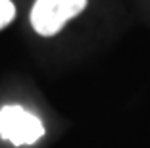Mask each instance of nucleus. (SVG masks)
Wrapping results in <instances>:
<instances>
[{
  "label": "nucleus",
  "instance_id": "obj_1",
  "mask_svg": "<svg viewBox=\"0 0 150 148\" xmlns=\"http://www.w3.org/2000/svg\"><path fill=\"white\" fill-rule=\"evenodd\" d=\"M85 6L87 0H37L31 10V25L39 35L52 37Z\"/></svg>",
  "mask_w": 150,
  "mask_h": 148
},
{
  "label": "nucleus",
  "instance_id": "obj_2",
  "mask_svg": "<svg viewBox=\"0 0 150 148\" xmlns=\"http://www.w3.org/2000/svg\"><path fill=\"white\" fill-rule=\"evenodd\" d=\"M44 135V125L37 115L21 106H4L0 110V137L16 146L33 144Z\"/></svg>",
  "mask_w": 150,
  "mask_h": 148
},
{
  "label": "nucleus",
  "instance_id": "obj_3",
  "mask_svg": "<svg viewBox=\"0 0 150 148\" xmlns=\"http://www.w3.org/2000/svg\"><path fill=\"white\" fill-rule=\"evenodd\" d=\"M16 16V6L12 0H0V29L6 27Z\"/></svg>",
  "mask_w": 150,
  "mask_h": 148
}]
</instances>
